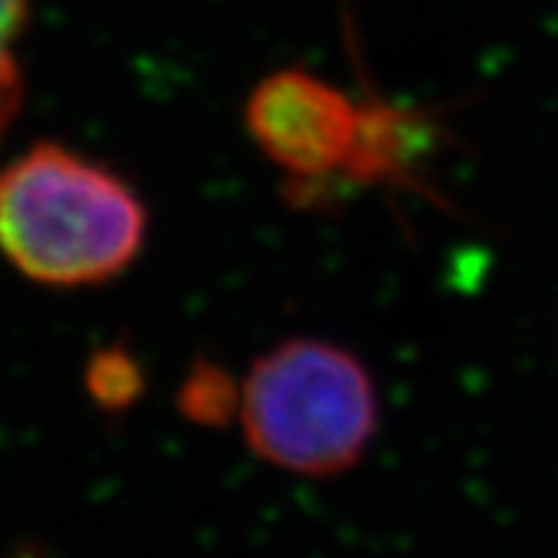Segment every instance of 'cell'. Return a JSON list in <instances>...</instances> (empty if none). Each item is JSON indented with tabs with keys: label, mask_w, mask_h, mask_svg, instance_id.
Instances as JSON below:
<instances>
[{
	"label": "cell",
	"mask_w": 558,
	"mask_h": 558,
	"mask_svg": "<svg viewBox=\"0 0 558 558\" xmlns=\"http://www.w3.org/2000/svg\"><path fill=\"white\" fill-rule=\"evenodd\" d=\"M29 21V0H0V137L23 106V72L17 44Z\"/></svg>",
	"instance_id": "7"
},
{
	"label": "cell",
	"mask_w": 558,
	"mask_h": 558,
	"mask_svg": "<svg viewBox=\"0 0 558 558\" xmlns=\"http://www.w3.org/2000/svg\"><path fill=\"white\" fill-rule=\"evenodd\" d=\"M434 123L425 111L404 109L379 95L360 100V134L339 189L402 185L430 151Z\"/></svg>",
	"instance_id": "4"
},
{
	"label": "cell",
	"mask_w": 558,
	"mask_h": 558,
	"mask_svg": "<svg viewBox=\"0 0 558 558\" xmlns=\"http://www.w3.org/2000/svg\"><path fill=\"white\" fill-rule=\"evenodd\" d=\"M236 422L265 464L328 478L362 462L379 430V397L351 348L291 337L251 362L240 383Z\"/></svg>",
	"instance_id": "2"
},
{
	"label": "cell",
	"mask_w": 558,
	"mask_h": 558,
	"mask_svg": "<svg viewBox=\"0 0 558 558\" xmlns=\"http://www.w3.org/2000/svg\"><path fill=\"white\" fill-rule=\"evenodd\" d=\"M148 208L106 162L40 140L0 162V251L32 282L106 286L140 259Z\"/></svg>",
	"instance_id": "1"
},
{
	"label": "cell",
	"mask_w": 558,
	"mask_h": 558,
	"mask_svg": "<svg viewBox=\"0 0 558 558\" xmlns=\"http://www.w3.org/2000/svg\"><path fill=\"white\" fill-rule=\"evenodd\" d=\"M177 411L192 425H228V422H234L236 411H240V383L220 362L197 356L177 390Z\"/></svg>",
	"instance_id": "5"
},
{
	"label": "cell",
	"mask_w": 558,
	"mask_h": 558,
	"mask_svg": "<svg viewBox=\"0 0 558 558\" xmlns=\"http://www.w3.org/2000/svg\"><path fill=\"white\" fill-rule=\"evenodd\" d=\"M83 383L100 411L125 413L146 393V367L125 342H111L92 353Z\"/></svg>",
	"instance_id": "6"
},
{
	"label": "cell",
	"mask_w": 558,
	"mask_h": 558,
	"mask_svg": "<svg viewBox=\"0 0 558 558\" xmlns=\"http://www.w3.org/2000/svg\"><path fill=\"white\" fill-rule=\"evenodd\" d=\"M243 123L259 155L286 177L302 206L339 192L360 134V100L308 69L265 74L251 88Z\"/></svg>",
	"instance_id": "3"
}]
</instances>
